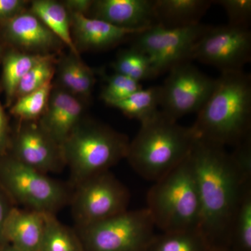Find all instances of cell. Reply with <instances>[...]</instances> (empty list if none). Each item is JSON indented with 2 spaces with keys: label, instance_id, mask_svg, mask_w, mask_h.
I'll use <instances>...</instances> for the list:
<instances>
[{
  "label": "cell",
  "instance_id": "6da1fadb",
  "mask_svg": "<svg viewBox=\"0 0 251 251\" xmlns=\"http://www.w3.org/2000/svg\"><path fill=\"white\" fill-rule=\"evenodd\" d=\"M190 156L201 203L198 230L210 251H228L232 220L251 177L243 174L226 148L216 144L197 138Z\"/></svg>",
  "mask_w": 251,
  "mask_h": 251
},
{
  "label": "cell",
  "instance_id": "7a4b0ae2",
  "mask_svg": "<svg viewBox=\"0 0 251 251\" xmlns=\"http://www.w3.org/2000/svg\"><path fill=\"white\" fill-rule=\"evenodd\" d=\"M192 128L198 139L236 146L251 135V77L244 71L221 73Z\"/></svg>",
  "mask_w": 251,
  "mask_h": 251
},
{
  "label": "cell",
  "instance_id": "3957f363",
  "mask_svg": "<svg viewBox=\"0 0 251 251\" xmlns=\"http://www.w3.org/2000/svg\"><path fill=\"white\" fill-rule=\"evenodd\" d=\"M140 124L126 159L141 177L155 182L187 158L197 137L192 126H182L161 110Z\"/></svg>",
  "mask_w": 251,
  "mask_h": 251
},
{
  "label": "cell",
  "instance_id": "277c9868",
  "mask_svg": "<svg viewBox=\"0 0 251 251\" xmlns=\"http://www.w3.org/2000/svg\"><path fill=\"white\" fill-rule=\"evenodd\" d=\"M129 143L126 135L108 126L82 119L62 145L71 187L126 159Z\"/></svg>",
  "mask_w": 251,
  "mask_h": 251
},
{
  "label": "cell",
  "instance_id": "5b68a950",
  "mask_svg": "<svg viewBox=\"0 0 251 251\" xmlns=\"http://www.w3.org/2000/svg\"><path fill=\"white\" fill-rule=\"evenodd\" d=\"M147 203L155 226L162 232L198 229L201 203L190 154L173 171L153 182Z\"/></svg>",
  "mask_w": 251,
  "mask_h": 251
},
{
  "label": "cell",
  "instance_id": "8992f818",
  "mask_svg": "<svg viewBox=\"0 0 251 251\" xmlns=\"http://www.w3.org/2000/svg\"><path fill=\"white\" fill-rule=\"evenodd\" d=\"M0 186L16 206L57 215L69 204L70 185L51 178L15 159L9 153L0 155Z\"/></svg>",
  "mask_w": 251,
  "mask_h": 251
},
{
  "label": "cell",
  "instance_id": "52a82bcc",
  "mask_svg": "<svg viewBox=\"0 0 251 251\" xmlns=\"http://www.w3.org/2000/svg\"><path fill=\"white\" fill-rule=\"evenodd\" d=\"M156 228L146 207L75 228L85 251H145Z\"/></svg>",
  "mask_w": 251,
  "mask_h": 251
},
{
  "label": "cell",
  "instance_id": "ba28073f",
  "mask_svg": "<svg viewBox=\"0 0 251 251\" xmlns=\"http://www.w3.org/2000/svg\"><path fill=\"white\" fill-rule=\"evenodd\" d=\"M128 188L110 171L94 175L73 188L69 205L75 228H82L128 210Z\"/></svg>",
  "mask_w": 251,
  "mask_h": 251
},
{
  "label": "cell",
  "instance_id": "9c48e42d",
  "mask_svg": "<svg viewBox=\"0 0 251 251\" xmlns=\"http://www.w3.org/2000/svg\"><path fill=\"white\" fill-rule=\"evenodd\" d=\"M210 27L201 23L179 28L153 26L133 36L132 46L148 56L158 76L180 63L191 62L193 48Z\"/></svg>",
  "mask_w": 251,
  "mask_h": 251
},
{
  "label": "cell",
  "instance_id": "30bf717a",
  "mask_svg": "<svg viewBox=\"0 0 251 251\" xmlns=\"http://www.w3.org/2000/svg\"><path fill=\"white\" fill-rule=\"evenodd\" d=\"M216 79L208 76L191 61L172 68L161 89L160 110L166 116L178 119L198 113L209 98Z\"/></svg>",
  "mask_w": 251,
  "mask_h": 251
},
{
  "label": "cell",
  "instance_id": "8fae6325",
  "mask_svg": "<svg viewBox=\"0 0 251 251\" xmlns=\"http://www.w3.org/2000/svg\"><path fill=\"white\" fill-rule=\"evenodd\" d=\"M249 27L227 24L211 26L193 48L191 60L212 66L221 73L244 71L251 62Z\"/></svg>",
  "mask_w": 251,
  "mask_h": 251
},
{
  "label": "cell",
  "instance_id": "7c38bea8",
  "mask_svg": "<svg viewBox=\"0 0 251 251\" xmlns=\"http://www.w3.org/2000/svg\"><path fill=\"white\" fill-rule=\"evenodd\" d=\"M7 153L23 164L46 175L59 173L66 167L62 145L38 122H20L11 133Z\"/></svg>",
  "mask_w": 251,
  "mask_h": 251
},
{
  "label": "cell",
  "instance_id": "4fadbf2b",
  "mask_svg": "<svg viewBox=\"0 0 251 251\" xmlns=\"http://www.w3.org/2000/svg\"><path fill=\"white\" fill-rule=\"evenodd\" d=\"M0 27L3 38L13 49L27 53L57 54L65 46L29 9L0 21Z\"/></svg>",
  "mask_w": 251,
  "mask_h": 251
},
{
  "label": "cell",
  "instance_id": "5bb4252c",
  "mask_svg": "<svg viewBox=\"0 0 251 251\" xmlns=\"http://www.w3.org/2000/svg\"><path fill=\"white\" fill-rule=\"evenodd\" d=\"M87 16L130 30L157 25L154 0H95Z\"/></svg>",
  "mask_w": 251,
  "mask_h": 251
},
{
  "label": "cell",
  "instance_id": "9a60e30c",
  "mask_svg": "<svg viewBox=\"0 0 251 251\" xmlns=\"http://www.w3.org/2000/svg\"><path fill=\"white\" fill-rule=\"evenodd\" d=\"M73 41L79 53L101 51L115 47L142 31L116 27L85 15L69 14Z\"/></svg>",
  "mask_w": 251,
  "mask_h": 251
},
{
  "label": "cell",
  "instance_id": "2e32d148",
  "mask_svg": "<svg viewBox=\"0 0 251 251\" xmlns=\"http://www.w3.org/2000/svg\"><path fill=\"white\" fill-rule=\"evenodd\" d=\"M85 103L53 82L47 108L38 122L57 143L62 145L84 118Z\"/></svg>",
  "mask_w": 251,
  "mask_h": 251
},
{
  "label": "cell",
  "instance_id": "e0dca14e",
  "mask_svg": "<svg viewBox=\"0 0 251 251\" xmlns=\"http://www.w3.org/2000/svg\"><path fill=\"white\" fill-rule=\"evenodd\" d=\"M46 215L15 206L5 227L8 243L20 251H41L45 234Z\"/></svg>",
  "mask_w": 251,
  "mask_h": 251
},
{
  "label": "cell",
  "instance_id": "ac0fdd59",
  "mask_svg": "<svg viewBox=\"0 0 251 251\" xmlns=\"http://www.w3.org/2000/svg\"><path fill=\"white\" fill-rule=\"evenodd\" d=\"M55 74L59 86L82 101L90 100L93 92L96 79L94 72L82 62L80 56L73 53L61 56L57 59Z\"/></svg>",
  "mask_w": 251,
  "mask_h": 251
},
{
  "label": "cell",
  "instance_id": "d6986e66",
  "mask_svg": "<svg viewBox=\"0 0 251 251\" xmlns=\"http://www.w3.org/2000/svg\"><path fill=\"white\" fill-rule=\"evenodd\" d=\"M212 4L209 0H154L157 25L179 28L198 24Z\"/></svg>",
  "mask_w": 251,
  "mask_h": 251
},
{
  "label": "cell",
  "instance_id": "ffe728a7",
  "mask_svg": "<svg viewBox=\"0 0 251 251\" xmlns=\"http://www.w3.org/2000/svg\"><path fill=\"white\" fill-rule=\"evenodd\" d=\"M30 2L29 11L69 48L70 52L80 56L72 39L70 15L62 3L54 0H35Z\"/></svg>",
  "mask_w": 251,
  "mask_h": 251
},
{
  "label": "cell",
  "instance_id": "44dd1931",
  "mask_svg": "<svg viewBox=\"0 0 251 251\" xmlns=\"http://www.w3.org/2000/svg\"><path fill=\"white\" fill-rule=\"evenodd\" d=\"M49 55L27 53L16 49L10 50L4 54L2 82L7 105L11 106L14 103L16 91L23 77L31 68Z\"/></svg>",
  "mask_w": 251,
  "mask_h": 251
},
{
  "label": "cell",
  "instance_id": "7402d4cb",
  "mask_svg": "<svg viewBox=\"0 0 251 251\" xmlns=\"http://www.w3.org/2000/svg\"><path fill=\"white\" fill-rule=\"evenodd\" d=\"M160 99V86L147 89L142 87L127 98L112 104L111 106L118 109L126 116L141 123L159 111Z\"/></svg>",
  "mask_w": 251,
  "mask_h": 251
},
{
  "label": "cell",
  "instance_id": "603a6c76",
  "mask_svg": "<svg viewBox=\"0 0 251 251\" xmlns=\"http://www.w3.org/2000/svg\"><path fill=\"white\" fill-rule=\"evenodd\" d=\"M145 251H210L198 229L155 234Z\"/></svg>",
  "mask_w": 251,
  "mask_h": 251
},
{
  "label": "cell",
  "instance_id": "cb8c5ba5",
  "mask_svg": "<svg viewBox=\"0 0 251 251\" xmlns=\"http://www.w3.org/2000/svg\"><path fill=\"white\" fill-rule=\"evenodd\" d=\"M229 251H251V181L244 186L231 227Z\"/></svg>",
  "mask_w": 251,
  "mask_h": 251
},
{
  "label": "cell",
  "instance_id": "d4e9b609",
  "mask_svg": "<svg viewBox=\"0 0 251 251\" xmlns=\"http://www.w3.org/2000/svg\"><path fill=\"white\" fill-rule=\"evenodd\" d=\"M112 67L115 73L138 82L157 77L148 56L133 46L120 51Z\"/></svg>",
  "mask_w": 251,
  "mask_h": 251
},
{
  "label": "cell",
  "instance_id": "484cf974",
  "mask_svg": "<svg viewBox=\"0 0 251 251\" xmlns=\"http://www.w3.org/2000/svg\"><path fill=\"white\" fill-rule=\"evenodd\" d=\"M41 251H85L76 231L62 224L57 216L46 215Z\"/></svg>",
  "mask_w": 251,
  "mask_h": 251
},
{
  "label": "cell",
  "instance_id": "4316f807",
  "mask_svg": "<svg viewBox=\"0 0 251 251\" xmlns=\"http://www.w3.org/2000/svg\"><path fill=\"white\" fill-rule=\"evenodd\" d=\"M53 82H49L39 90L26 94L15 100L10 112L20 122H38L47 108Z\"/></svg>",
  "mask_w": 251,
  "mask_h": 251
},
{
  "label": "cell",
  "instance_id": "83f0119b",
  "mask_svg": "<svg viewBox=\"0 0 251 251\" xmlns=\"http://www.w3.org/2000/svg\"><path fill=\"white\" fill-rule=\"evenodd\" d=\"M57 59V54H50L31 68L20 82L15 100L26 94L39 90L43 86L52 81L55 75Z\"/></svg>",
  "mask_w": 251,
  "mask_h": 251
},
{
  "label": "cell",
  "instance_id": "f1b7e54d",
  "mask_svg": "<svg viewBox=\"0 0 251 251\" xmlns=\"http://www.w3.org/2000/svg\"><path fill=\"white\" fill-rule=\"evenodd\" d=\"M105 82L100 93V99L110 106L143 87L140 82L117 73L107 76Z\"/></svg>",
  "mask_w": 251,
  "mask_h": 251
},
{
  "label": "cell",
  "instance_id": "f546056e",
  "mask_svg": "<svg viewBox=\"0 0 251 251\" xmlns=\"http://www.w3.org/2000/svg\"><path fill=\"white\" fill-rule=\"evenodd\" d=\"M224 8L228 18L227 24L249 27L251 19V0H219L214 1Z\"/></svg>",
  "mask_w": 251,
  "mask_h": 251
},
{
  "label": "cell",
  "instance_id": "4dcf8cb0",
  "mask_svg": "<svg viewBox=\"0 0 251 251\" xmlns=\"http://www.w3.org/2000/svg\"><path fill=\"white\" fill-rule=\"evenodd\" d=\"M16 206L9 196L0 186V247L8 244L5 236V227L11 211Z\"/></svg>",
  "mask_w": 251,
  "mask_h": 251
},
{
  "label": "cell",
  "instance_id": "1f68e13d",
  "mask_svg": "<svg viewBox=\"0 0 251 251\" xmlns=\"http://www.w3.org/2000/svg\"><path fill=\"white\" fill-rule=\"evenodd\" d=\"M29 1L25 0H0V21H5L27 9Z\"/></svg>",
  "mask_w": 251,
  "mask_h": 251
},
{
  "label": "cell",
  "instance_id": "d6a6232c",
  "mask_svg": "<svg viewBox=\"0 0 251 251\" xmlns=\"http://www.w3.org/2000/svg\"><path fill=\"white\" fill-rule=\"evenodd\" d=\"M11 133L9 120L0 103V155L6 154L9 151Z\"/></svg>",
  "mask_w": 251,
  "mask_h": 251
},
{
  "label": "cell",
  "instance_id": "836d02e7",
  "mask_svg": "<svg viewBox=\"0 0 251 251\" xmlns=\"http://www.w3.org/2000/svg\"><path fill=\"white\" fill-rule=\"evenodd\" d=\"M94 0H66L62 1L69 14H78L88 16Z\"/></svg>",
  "mask_w": 251,
  "mask_h": 251
},
{
  "label": "cell",
  "instance_id": "e575fe53",
  "mask_svg": "<svg viewBox=\"0 0 251 251\" xmlns=\"http://www.w3.org/2000/svg\"><path fill=\"white\" fill-rule=\"evenodd\" d=\"M0 251H20L16 248L13 247L11 244H5L3 247H0Z\"/></svg>",
  "mask_w": 251,
  "mask_h": 251
},
{
  "label": "cell",
  "instance_id": "d590c367",
  "mask_svg": "<svg viewBox=\"0 0 251 251\" xmlns=\"http://www.w3.org/2000/svg\"><path fill=\"white\" fill-rule=\"evenodd\" d=\"M3 56H4V54H3L2 46H1V43H0V59H2Z\"/></svg>",
  "mask_w": 251,
  "mask_h": 251
},
{
  "label": "cell",
  "instance_id": "8d00e7d4",
  "mask_svg": "<svg viewBox=\"0 0 251 251\" xmlns=\"http://www.w3.org/2000/svg\"><path fill=\"white\" fill-rule=\"evenodd\" d=\"M229 251L227 250H221V251Z\"/></svg>",
  "mask_w": 251,
  "mask_h": 251
}]
</instances>
